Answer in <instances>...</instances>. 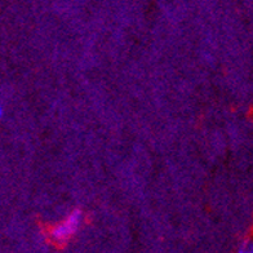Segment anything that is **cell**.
Listing matches in <instances>:
<instances>
[{"label": "cell", "instance_id": "obj_3", "mask_svg": "<svg viewBox=\"0 0 253 253\" xmlns=\"http://www.w3.org/2000/svg\"><path fill=\"white\" fill-rule=\"evenodd\" d=\"M250 253H253V244H250Z\"/></svg>", "mask_w": 253, "mask_h": 253}, {"label": "cell", "instance_id": "obj_1", "mask_svg": "<svg viewBox=\"0 0 253 253\" xmlns=\"http://www.w3.org/2000/svg\"><path fill=\"white\" fill-rule=\"evenodd\" d=\"M82 218H83V214L79 210L73 211L70 213V216L67 217L66 220L61 222L60 225H57L53 230H52V238H53L56 242H65L69 238L73 235L80 226V222H82Z\"/></svg>", "mask_w": 253, "mask_h": 253}, {"label": "cell", "instance_id": "obj_2", "mask_svg": "<svg viewBox=\"0 0 253 253\" xmlns=\"http://www.w3.org/2000/svg\"><path fill=\"white\" fill-rule=\"evenodd\" d=\"M238 253H250V246H248L247 243H243V246L240 247Z\"/></svg>", "mask_w": 253, "mask_h": 253}]
</instances>
